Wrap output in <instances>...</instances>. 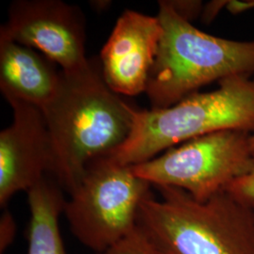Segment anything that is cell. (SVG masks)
<instances>
[{
  "instance_id": "obj_6",
  "label": "cell",
  "mask_w": 254,
  "mask_h": 254,
  "mask_svg": "<svg viewBox=\"0 0 254 254\" xmlns=\"http://www.w3.org/2000/svg\"><path fill=\"white\" fill-rule=\"evenodd\" d=\"M252 135L240 130H222L197 136L131 168L137 177L154 188H177L194 200L205 202L253 170Z\"/></svg>"
},
{
  "instance_id": "obj_16",
  "label": "cell",
  "mask_w": 254,
  "mask_h": 254,
  "mask_svg": "<svg viewBox=\"0 0 254 254\" xmlns=\"http://www.w3.org/2000/svg\"><path fill=\"white\" fill-rule=\"evenodd\" d=\"M228 2L225 1H213L209 3L202 10V20L205 23L211 22L213 19L217 16L218 11L223 8V6H227Z\"/></svg>"
},
{
  "instance_id": "obj_10",
  "label": "cell",
  "mask_w": 254,
  "mask_h": 254,
  "mask_svg": "<svg viewBox=\"0 0 254 254\" xmlns=\"http://www.w3.org/2000/svg\"><path fill=\"white\" fill-rule=\"evenodd\" d=\"M61 70L46 56L0 32V89L9 102L45 109L54 98Z\"/></svg>"
},
{
  "instance_id": "obj_12",
  "label": "cell",
  "mask_w": 254,
  "mask_h": 254,
  "mask_svg": "<svg viewBox=\"0 0 254 254\" xmlns=\"http://www.w3.org/2000/svg\"><path fill=\"white\" fill-rule=\"evenodd\" d=\"M99 254H158L136 226V230L119 244L111 248L109 251Z\"/></svg>"
},
{
  "instance_id": "obj_5",
  "label": "cell",
  "mask_w": 254,
  "mask_h": 254,
  "mask_svg": "<svg viewBox=\"0 0 254 254\" xmlns=\"http://www.w3.org/2000/svg\"><path fill=\"white\" fill-rule=\"evenodd\" d=\"M151 187L131 166L109 156L91 162L65 203L71 233L95 254L109 251L136 230L140 203Z\"/></svg>"
},
{
  "instance_id": "obj_8",
  "label": "cell",
  "mask_w": 254,
  "mask_h": 254,
  "mask_svg": "<svg viewBox=\"0 0 254 254\" xmlns=\"http://www.w3.org/2000/svg\"><path fill=\"white\" fill-rule=\"evenodd\" d=\"M10 126L0 133V205L6 207L19 191L29 190L50 173L52 149L42 109L22 102H9Z\"/></svg>"
},
{
  "instance_id": "obj_4",
  "label": "cell",
  "mask_w": 254,
  "mask_h": 254,
  "mask_svg": "<svg viewBox=\"0 0 254 254\" xmlns=\"http://www.w3.org/2000/svg\"><path fill=\"white\" fill-rule=\"evenodd\" d=\"M163 109L132 107V130L109 155L124 166L144 163L173 146L222 130L254 134V77L236 75Z\"/></svg>"
},
{
  "instance_id": "obj_7",
  "label": "cell",
  "mask_w": 254,
  "mask_h": 254,
  "mask_svg": "<svg viewBox=\"0 0 254 254\" xmlns=\"http://www.w3.org/2000/svg\"><path fill=\"white\" fill-rule=\"evenodd\" d=\"M0 32L42 52L63 71L79 69L89 62L85 16L80 8L61 0L13 1Z\"/></svg>"
},
{
  "instance_id": "obj_3",
  "label": "cell",
  "mask_w": 254,
  "mask_h": 254,
  "mask_svg": "<svg viewBox=\"0 0 254 254\" xmlns=\"http://www.w3.org/2000/svg\"><path fill=\"white\" fill-rule=\"evenodd\" d=\"M158 6L162 36L145 91L152 109L170 108L213 82L254 76V41L212 36L183 18L170 1Z\"/></svg>"
},
{
  "instance_id": "obj_2",
  "label": "cell",
  "mask_w": 254,
  "mask_h": 254,
  "mask_svg": "<svg viewBox=\"0 0 254 254\" xmlns=\"http://www.w3.org/2000/svg\"><path fill=\"white\" fill-rule=\"evenodd\" d=\"M136 226L158 254H254V204L227 191L200 202L183 190L155 187Z\"/></svg>"
},
{
  "instance_id": "obj_1",
  "label": "cell",
  "mask_w": 254,
  "mask_h": 254,
  "mask_svg": "<svg viewBox=\"0 0 254 254\" xmlns=\"http://www.w3.org/2000/svg\"><path fill=\"white\" fill-rule=\"evenodd\" d=\"M131 109L105 81L98 59L73 71L61 70L54 98L42 109L52 149L50 173L61 188L71 193L91 162L127 140Z\"/></svg>"
},
{
  "instance_id": "obj_15",
  "label": "cell",
  "mask_w": 254,
  "mask_h": 254,
  "mask_svg": "<svg viewBox=\"0 0 254 254\" xmlns=\"http://www.w3.org/2000/svg\"><path fill=\"white\" fill-rule=\"evenodd\" d=\"M173 9L179 13L183 18L191 22L201 12V2L200 1H170Z\"/></svg>"
},
{
  "instance_id": "obj_11",
  "label": "cell",
  "mask_w": 254,
  "mask_h": 254,
  "mask_svg": "<svg viewBox=\"0 0 254 254\" xmlns=\"http://www.w3.org/2000/svg\"><path fill=\"white\" fill-rule=\"evenodd\" d=\"M27 194L30 210L27 254H67L60 230L66 203L60 185L45 177Z\"/></svg>"
},
{
  "instance_id": "obj_17",
  "label": "cell",
  "mask_w": 254,
  "mask_h": 254,
  "mask_svg": "<svg viewBox=\"0 0 254 254\" xmlns=\"http://www.w3.org/2000/svg\"><path fill=\"white\" fill-rule=\"evenodd\" d=\"M254 0H250V1H229L227 4V9L231 10V12H241V11H246L248 9H254Z\"/></svg>"
},
{
  "instance_id": "obj_9",
  "label": "cell",
  "mask_w": 254,
  "mask_h": 254,
  "mask_svg": "<svg viewBox=\"0 0 254 254\" xmlns=\"http://www.w3.org/2000/svg\"><path fill=\"white\" fill-rule=\"evenodd\" d=\"M161 36L157 16L130 9L123 12L99 59L103 76L112 91L128 96L145 92Z\"/></svg>"
},
{
  "instance_id": "obj_14",
  "label": "cell",
  "mask_w": 254,
  "mask_h": 254,
  "mask_svg": "<svg viewBox=\"0 0 254 254\" xmlns=\"http://www.w3.org/2000/svg\"><path fill=\"white\" fill-rule=\"evenodd\" d=\"M16 234V224L11 214L5 211L0 219V253L3 254L12 243Z\"/></svg>"
},
{
  "instance_id": "obj_18",
  "label": "cell",
  "mask_w": 254,
  "mask_h": 254,
  "mask_svg": "<svg viewBox=\"0 0 254 254\" xmlns=\"http://www.w3.org/2000/svg\"><path fill=\"white\" fill-rule=\"evenodd\" d=\"M251 146H252V149H253V152L254 154V134H253L251 136Z\"/></svg>"
},
{
  "instance_id": "obj_13",
  "label": "cell",
  "mask_w": 254,
  "mask_h": 254,
  "mask_svg": "<svg viewBox=\"0 0 254 254\" xmlns=\"http://www.w3.org/2000/svg\"><path fill=\"white\" fill-rule=\"evenodd\" d=\"M226 191L238 200L254 204V166L248 174L233 182Z\"/></svg>"
}]
</instances>
